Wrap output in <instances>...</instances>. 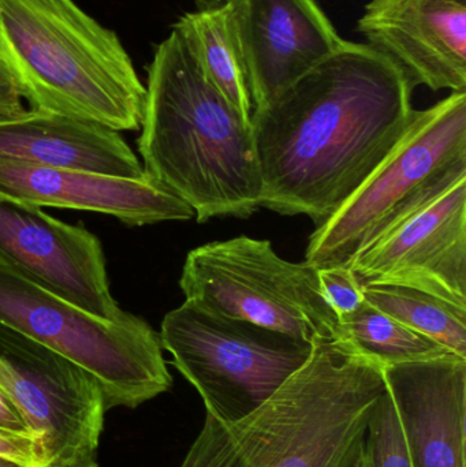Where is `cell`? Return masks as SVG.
<instances>
[{"label": "cell", "mask_w": 466, "mask_h": 467, "mask_svg": "<svg viewBox=\"0 0 466 467\" xmlns=\"http://www.w3.org/2000/svg\"><path fill=\"white\" fill-rule=\"evenodd\" d=\"M413 90L390 57L347 41L254 109L260 207L325 224L404 136L415 112Z\"/></svg>", "instance_id": "6da1fadb"}, {"label": "cell", "mask_w": 466, "mask_h": 467, "mask_svg": "<svg viewBox=\"0 0 466 467\" xmlns=\"http://www.w3.org/2000/svg\"><path fill=\"white\" fill-rule=\"evenodd\" d=\"M385 391L382 368L349 340H319L254 413L234 422L205 414L181 467H356L369 411Z\"/></svg>", "instance_id": "7a4b0ae2"}, {"label": "cell", "mask_w": 466, "mask_h": 467, "mask_svg": "<svg viewBox=\"0 0 466 467\" xmlns=\"http://www.w3.org/2000/svg\"><path fill=\"white\" fill-rule=\"evenodd\" d=\"M145 89V174L182 199L199 223L251 218L262 197L251 125L205 78L177 30L156 47Z\"/></svg>", "instance_id": "3957f363"}, {"label": "cell", "mask_w": 466, "mask_h": 467, "mask_svg": "<svg viewBox=\"0 0 466 467\" xmlns=\"http://www.w3.org/2000/svg\"><path fill=\"white\" fill-rule=\"evenodd\" d=\"M0 59L30 109L141 128L147 89L128 51L74 0H0Z\"/></svg>", "instance_id": "277c9868"}, {"label": "cell", "mask_w": 466, "mask_h": 467, "mask_svg": "<svg viewBox=\"0 0 466 467\" xmlns=\"http://www.w3.org/2000/svg\"><path fill=\"white\" fill-rule=\"evenodd\" d=\"M0 323L57 351L89 373L107 410L136 409L169 391L161 337L139 316L98 317L0 260Z\"/></svg>", "instance_id": "5b68a950"}, {"label": "cell", "mask_w": 466, "mask_h": 467, "mask_svg": "<svg viewBox=\"0 0 466 467\" xmlns=\"http://www.w3.org/2000/svg\"><path fill=\"white\" fill-rule=\"evenodd\" d=\"M186 301L304 342L342 337L341 323L323 294L319 271L290 263L265 239L246 235L191 250L181 274Z\"/></svg>", "instance_id": "8992f818"}, {"label": "cell", "mask_w": 466, "mask_h": 467, "mask_svg": "<svg viewBox=\"0 0 466 467\" xmlns=\"http://www.w3.org/2000/svg\"><path fill=\"white\" fill-rule=\"evenodd\" d=\"M159 337L207 416L221 422L238 421L264 405L314 350L311 343L191 301L164 316Z\"/></svg>", "instance_id": "52a82bcc"}, {"label": "cell", "mask_w": 466, "mask_h": 467, "mask_svg": "<svg viewBox=\"0 0 466 467\" xmlns=\"http://www.w3.org/2000/svg\"><path fill=\"white\" fill-rule=\"evenodd\" d=\"M466 161V92L415 109L404 136L368 180L308 241L305 263L347 265L402 208Z\"/></svg>", "instance_id": "ba28073f"}, {"label": "cell", "mask_w": 466, "mask_h": 467, "mask_svg": "<svg viewBox=\"0 0 466 467\" xmlns=\"http://www.w3.org/2000/svg\"><path fill=\"white\" fill-rule=\"evenodd\" d=\"M347 266L363 285L418 288L466 309V161L402 208Z\"/></svg>", "instance_id": "9c48e42d"}, {"label": "cell", "mask_w": 466, "mask_h": 467, "mask_svg": "<svg viewBox=\"0 0 466 467\" xmlns=\"http://www.w3.org/2000/svg\"><path fill=\"white\" fill-rule=\"evenodd\" d=\"M0 387L40 439L46 466L96 455L107 411L98 381L5 323H0Z\"/></svg>", "instance_id": "30bf717a"}, {"label": "cell", "mask_w": 466, "mask_h": 467, "mask_svg": "<svg viewBox=\"0 0 466 467\" xmlns=\"http://www.w3.org/2000/svg\"><path fill=\"white\" fill-rule=\"evenodd\" d=\"M0 260L98 317L128 315L112 296L100 239L37 205L0 197Z\"/></svg>", "instance_id": "8fae6325"}, {"label": "cell", "mask_w": 466, "mask_h": 467, "mask_svg": "<svg viewBox=\"0 0 466 467\" xmlns=\"http://www.w3.org/2000/svg\"><path fill=\"white\" fill-rule=\"evenodd\" d=\"M254 109L347 43L317 0H232Z\"/></svg>", "instance_id": "7c38bea8"}, {"label": "cell", "mask_w": 466, "mask_h": 467, "mask_svg": "<svg viewBox=\"0 0 466 467\" xmlns=\"http://www.w3.org/2000/svg\"><path fill=\"white\" fill-rule=\"evenodd\" d=\"M357 29L413 87L466 92V0H371Z\"/></svg>", "instance_id": "4fadbf2b"}, {"label": "cell", "mask_w": 466, "mask_h": 467, "mask_svg": "<svg viewBox=\"0 0 466 467\" xmlns=\"http://www.w3.org/2000/svg\"><path fill=\"white\" fill-rule=\"evenodd\" d=\"M0 197L37 205L114 216L126 226L186 222L194 211L145 174L120 178L0 159Z\"/></svg>", "instance_id": "5bb4252c"}, {"label": "cell", "mask_w": 466, "mask_h": 467, "mask_svg": "<svg viewBox=\"0 0 466 467\" xmlns=\"http://www.w3.org/2000/svg\"><path fill=\"white\" fill-rule=\"evenodd\" d=\"M413 467H466V358L383 369Z\"/></svg>", "instance_id": "9a60e30c"}, {"label": "cell", "mask_w": 466, "mask_h": 467, "mask_svg": "<svg viewBox=\"0 0 466 467\" xmlns=\"http://www.w3.org/2000/svg\"><path fill=\"white\" fill-rule=\"evenodd\" d=\"M0 159L112 177L145 175L119 131L33 109L0 114Z\"/></svg>", "instance_id": "2e32d148"}, {"label": "cell", "mask_w": 466, "mask_h": 467, "mask_svg": "<svg viewBox=\"0 0 466 467\" xmlns=\"http://www.w3.org/2000/svg\"><path fill=\"white\" fill-rule=\"evenodd\" d=\"M172 29L182 36L205 78L251 125L254 103L235 33L232 2L186 13Z\"/></svg>", "instance_id": "e0dca14e"}, {"label": "cell", "mask_w": 466, "mask_h": 467, "mask_svg": "<svg viewBox=\"0 0 466 467\" xmlns=\"http://www.w3.org/2000/svg\"><path fill=\"white\" fill-rule=\"evenodd\" d=\"M364 298L394 320L466 358V309L418 288L367 285Z\"/></svg>", "instance_id": "ac0fdd59"}, {"label": "cell", "mask_w": 466, "mask_h": 467, "mask_svg": "<svg viewBox=\"0 0 466 467\" xmlns=\"http://www.w3.org/2000/svg\"><path fill=\"white\" fill-rule=\"evenodd\" d=\"M342 337L382 369L448 356L451 351L364 302L341 324ZM454 354V353H453Z\"/></svg>", "instance_id": "d6986e66"}, {"label": "cell", "mask_w": 466, "mask_h": 467, "mask_svg": "<svg viewBox=\"0 0 466 467\" xmlns=\"http://www.w3.org/2000/svg\"><path fill=\"white\" fill-rule=\"evenodd\" d=\"M361 467H413L388 389L372 406L361 444Z\"/></svg>", "instance_id": "ffe728a7"}, {"label": "cell", "mask_w": 466, "mask_h": 467, "mask_svg": "<svg viewBox=\"0 0 466 467\" xmlns=\"http://www.w3.org/2000/svg\"><path fill=\"white\" fill-rule=\"evenodd\" d=\"M317 271L323 294L342 324L366 302L363 285L347 265L330 266Z\"/></svg>", "instance_id": "44dd1931"}, {"label": "cell", "mask_w": 466, "mask_h": 467, "mask_svg": "<svg viewBox=\"0 0 466 467\" xmlns=\"http://www.w3.org/2000/svg\"><path fill=\"white\" fill-rule=\"evenodd\" d=\"M0 457L16 461L26 467H46L47 460L40 441L33 436L0 431Z\"/></svg>", "instance_id": "7402d4cb"}, {"label": "cell", "mask_w": 466, "mask_h": 467, "mask_svg": "<svg viewBox=\"0 0 466 467\" xmlns=\"http://www.w3.org/2000/svg\"><path fill=\"white\" fill-rule=\"evenodd\" d=\"M0 431L37 438V435L33 432L32 428L27 424L24 414L16 408V403L10 400V397L3 391L2 387H0Z\"/></svg>", "instance_id": "603a6c76"}, {"label": "cell", "mask_w": 466, "mask_h": 467, "mask_svg": "<svg viewBox=\"0 0 466 467\" xmlns=\"http://www.w3.org/2000/svg\"><path fill=\"white\" fill-rule=\"evenodd\" d=\"M22 109H24L22 98L16 81L3 60L0 59V114H16Z\"/></svg>", "instance_id": "cb8c5ba5"}, {"label": "cell", "mask_w": 466, "mask_h": 467, "mask_svg": "<svg viewBox=\"0 0 466 467\" xmlns=\"http://www.w3.org/2000/svg\"><path fill=\"white\" fill-rule=\"evenodd\" d=\"M46 467H98L96 462V455L92 457L78 458V460L71 461V462L63 463L59 466H46Z\"/></svg>", "instance_id": "d4e9b609"}, {"label": "cell", "mask_w": 466, "mask_h": 467, "mask_svg": "<svg viewBox=\"0 0 466 467\" xmlns=\"http://www.w3.org/2000/svg\"><path fill=\"white\" fill-rule=\"evenodd\" d=\"M232 2V0H196L200 8L212 7V5H224V3Z\"/></svg>", "instance_id": "484cf974"}, {"label": "cell", "mask_w": 466, "mask_h": 467, "mask_svg": "<svg viewBox=\"0 0 466 467\" xmlns=\"http://www.w3.org/2000/svg\"><path fill=\"white\" fill-rule=\"evenodd\" d=\"M0 467H26L22 463L16 462V461L8 460L5 457H0Z\"/></svg>", "instance_id": "4316f807"}, {"label": "cell", "mask_w": 466, "mask_h": 467, "mask_svg": "<svg viewBox=\"0 0 466 467\" xmlns=\"http://www.w3.org/2000/svg\"><path fill=\"white\" fill-rule=\"evenodd\" d=\"M360 457H361V455H360ZM356 467H361L360 466V461H358L357 466H356Z\"/></svg>", "instance_id": "83f0119b"}]
</instances>
